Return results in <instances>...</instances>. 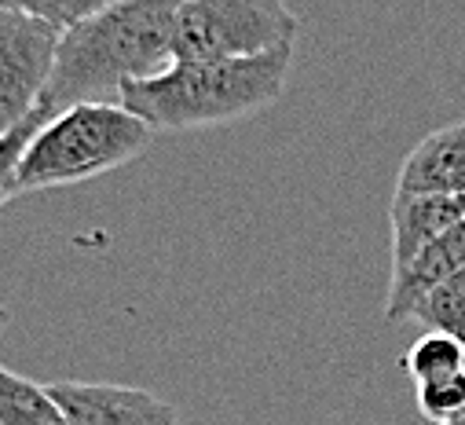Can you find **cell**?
Listing matches in <instances>:
<instances>
[{
    "label": "cell",
    "mask_w": 465,
    "mask_h": 425,
    "mask_svg": "<svg viewBox=\"0 0 465 425\" xmlns=\"http://www.w3.org/2000/svg\"><path fill=\"white\" fill-rule=\"evenodd\" d=\"M183 0H118L59 34L41 103L59 114L74 103H122V84L173 63V30Z\"/></svg>",
    "instance_id": "cell-1"
},
{
    "label": "cell",
    "mask_w": 465,
    "mask_h": 425,
    "mask_svg": "<svg viewBox=\"0 0 465 425\" xmlns=\"http://www.w3.org/2000/svg\"><path fill=\"white\" fill-rule=\"evenodd\" d=\"M293 44L250 55V59H173L162 74L125 81L122 106L151 129L187 133L242 122L272 106L290 81Z\"/></svg>",
    "instance_id": "cell-2"
},
{
    "label": "cell",
    "mask_w": 465,
    "mask_h": 425,
    "mask_svg": "<svg viewBox=\"0 0 465 425\" xmlns=\"http://www.w3.org/2000/svg\"><path fill=\"white\" fill-rule=\"evenodd\" d=\"M154 129L122 103H74L52 114L23 151L15 194L70 187L140 158Z\"/></svg>",
    "instance_id": "cell-3"
},
{
    "label": "cell",
    "mask_w": 465,
    "mask_h": 425,
    "mask_svg": "<svg viewBox=\"0 0 465 425\" xmlns=\"http://www.w3.org/2000/svg\"><path fill=\"white\" fill-rule=\"evenodd\" d=\"M301 23L286 0H183L173 30V59H250L293 44Z\"/></svg>",
    "instance_id": "cell-4"
},
{
    "label": "cell",
    "mask_w": 465,
    "mask_h": 425,
    "mask_svg": "<svg viewBox=\"0 0 465 425\" xmlns=\"http://www.w3.org/2000/svg\"><path fill=\"white\" fill-rule=\"evenodd\" d=\"M55 48V26L23 12H0V136L30 118V111L41 103Z\"/></svg>",
    "instance_id": "cell-5"
},
{
    "label": "cell",
    "mask_w": 465,
    "mask_h": 425,
    "mask_svg": "<svg viewBox=\"0 0 465 425\" xmlns=\"http://www.w3.org/2000/svg\"><path fill=\"white\" fill-rule=\"evenodd\" d=\"M48 392L70 425H180L176 407L133 385L52 381Z\"/></svg>",
    "instance_id": "cell-6"
},
{
    "label": "cell",
    "mask_w": 465,
    "mask_h": 425,
    "mask_svg": "<svg viewBox=\"0 0 465 425\" xmlns=\"http://www.w3.org/2000/svg\"><path fill=\"white\" fill-rule=\"evenodd\" d=\"M465 268V221L432 239L421 253H414L403 268L392 272L389 293H385V323H403L414 315V308L432 293L443 279Z\"/></svg>",
    "instance_id": "cell-7"
},
{
    "label": "cell",
    "mask_w": 465,
    "mask_h": 425,
    "mask_svg": "<svg viewBox=\"0 0 465 425\" xmlns=\"http://www.w3.org/2000/svg\"><path fill=\"white\" fill-rule=\"evenodd\" d=\"M396 194H454L465 198V122L429 133L400 165Z\"/></svg>",
    "instance_id": "cell-8"
},
{
    "label": "cell",
    "mask_w": 465,
    "mask_h": 425,
    "mask_svg": "<svg viewBox=\"0 0 465 425\" xmlns=\"http://www.w3.org/2000/svg\"><path fill=\"white\" fill-rule=\"evenodd\" d=\"M392 272L421 253L432 239L465 221V198L454 194H396L392 209Z\"/></svg>",
    "instance_id": "cell-9"
},
{
    "label": "cell",
    "mask_w": 465,
    "mask_h": 425,
    "mask_svg": "<svg viewBox=\"0 0 465 425\" xmlns=\"http://www.w3.org/2000/svg\"><path fill=\"white\" fill-rule=\"evenodd\" d=\"M0 425H70L48 385L0 367Z\"/></svg>",
    "instance_id": "cell-10"
},
{
    "label": "cell",
    "mask_w": 465,
    "mask_h": 425,
    "mask_svg": "<svg viewBox=\"0 0 465 425\" xmlns=\"http://www.w3.org/2000/svg\"><path fill=\"white\" fill-rule=\"evenodd\" d=\"M411 319H418L425 331L450 334L465 345V268L443 279L432 293H425V301L414 308Z\"/></svg>",
    "instance_id": "cell-11"
},
{
    "label": "cell",
    "mask_w": 465,
    "mask_h": 425,
    "mask_svg": "<svg viewBox=\"0 0 465 425\" xmlns=\"http://www.w3.org/2000/svg\"><path fill=\"white\" fill-rule=\"evenodd\" d=\"M403 371L411 374V381H432V378H447V374H458L465 371V345L450 334H440V331H429L425 338H418L407 356L400 360Z\"/></svg>",
    "instance_id": "cell-12"
},
{
    "label": "cell",
    "mask_w": 465,
    "mask_h": 425,
    "mask_svg": "<svg viewBox=\"0 0 465 425\" xmlns=\"http://www.w3.org/2000/svg\"><path fill=\"white\" fill-rule=\"evenodd\" d=\"M110 5H118V0H0V12H23V15H34V19L55 26L59 34H66Z\"/></svg>",
    "instance_id": "cell-13"
},
{
    "label": "cell",
    "mask_w": 465,
    "mask_h": 425,
    "mask_svg": "<svg viewBox=\"0 0 465 425\" xmlns=\"http://www.w3.org/2000/svg\"><path fill=\"white\" fill-rule=\"evenodd\" d=\"M48 118H52V114H48V106L37 103L34 111H30V118H23L12 133L0 136V205H5L8 198H15V173H19L23 151H26V143L34 140V133H37Z\"/></svg>",
    "instance_id": "cell-14"
},
{
    "label": "cell",
    "mask_w": 465,
    "mask_h": 425,
    "mask_svg": "<svg viewBox=\"0 0 465 425\" xmlns=\"http://www.w3.org/2000/svg\"><path fill=\"white\" fill-rule=\"evenodd\" d=\"M461 407H465V371L447 374V378H432V381H418L421 418H429L436 425H447Z\"/></svg>",
    "instance_id": "cell-15"
},
{
    "label": "cell",
    "mask_w": 465,
    "mask_h": 425,
    "mask_svg": "<svg viewBox=\"0 0 465 425\" xmlns=\"http://www.w3.org/2000/svg\"><path fill=\"white\" fill-rule=\"evenodd\" d=\"M447 425H465V407H461V410H458V414H454Z\"/></svg>",
    "instance_id": "cell-16"
},
{
    "label": "cell",
    "mask_w": 465,
    "mask_h": 425,
    "mask_svg": "<svg viewBox=\"0 0 465 425\" xmlns=\"http://www.w3.org/2000/svg\"><path fill=\"white\" fill-rule=\"evenodd\" d=\"M8 327V308H0V331Z\"/></svg>",
    "instance_id": "cell-17"
}]
</instances>
